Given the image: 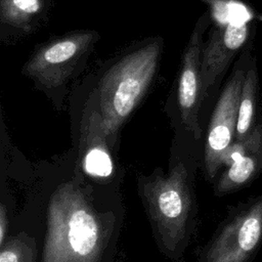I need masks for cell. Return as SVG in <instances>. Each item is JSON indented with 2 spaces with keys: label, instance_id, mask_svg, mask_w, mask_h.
<instances>
[{
  "label": "cell",
  "instance_id": "obj_8",
  "mask_svg": "<svg viewBox=\"0 0 262 262\" xmlns=\"http://www.w3.org/2000/svg\"><path fill=\"white\" fill-rule=\"evenodd\" d=\"M213 21L210 9L204 11L196 19L188 40L180 55V62L173 85L172 96L182 125L200 139L202 129L199 123V112L204 102L201 64L205 44V33Z\"/></svg>",
  "mask_w": 262,
  "mask_h": 262
},
{
  "label": "cell",
  "instance_id": "obj_13",
  "mask_svg": "<svg viewBox=\"0 0 262 262\" xmlns=\"http://www.w3.org/2000/svg\"><path fill=\"white\" fill-rule=\"evenodd\" d=\"M36 244L25 233L5 239L1 246L0 262H35Z\"/></svg>",
  "mask_w": 262,
  "mask_h": 262
},
{
  "label": "cell",
  "instance_id": "obj_10",
  "mask_svg": "<svg viewBox=\"0 0 262 262\" xmlns=\"http://www.w3.org/2000/svg\"><path fill=\"white\" fill-rule=\"evenodd\" d=\"M52 0H0V41L13 44L35 34L49 18Z\"/></svg>",
  "mask_w": 262,
  "mask_h": 262
},
{
  "label": "cell",
  "instance_id": "obj_7",
  "mask_svg": "<svg viewBox=\"0 0 262 262\" xmlns=\"http://www.w3.org/2000/svg\"><path fill=\"white\" fill-rule=\"evenodd\" d=\"M256 33L255 15L225 19H216L213 16L202 52L201 77L204 101L218 89L229 67L246 44L255 38Z\"/></svg>",
  "mask_w": 262,
  "mask_h": 262
},
{
  "label": "cell",
  "instance_id": "obj_1",
  "mask_svg": "<svg viewBox=\"0 0 262 262\" xmlns=\"http://www.w3.org/2000/svg\"><path fill=\"white\" fill-rule=\"evenodd\" d=\"M164 52L163 36L144 37L95 64L79 81L76 91L81 97V111L99 115L111 142L156 83Z\"/></svg>",
  "mask_w": 262,
  "mask_h": 262
},
{
  "label": "cell",
  "instance_id": "obj_3",
  "mask_svg": "<svg viewBox=\"0 0 262 262\" xmlns=\"http://www.w3.org/2000/svg\"><path fill=\"white\" fill-rule=\"evenodd\" d=\"M100 33L78 29L55 35L34 46L20 73L44 91L48 97L60 100L69 85L86 70Z\"/></svg>",
  "mask_w": 262,
  "mask_h": 262
},
{
  "label": "cell",
  "instance_id": "obj_5",
  "mask_svg": "<svg viewBox=\"0 0 262 262\" xmlns=\"http://www.w3.org/2000/svg\"><path fill=\"white\" fill-rule=\"evenodd\" d=\"M254 43L255 38L246 44L233 62L210 119L204 163L206 174L211 180L223 167L225 151L235 137L241 93L249 63L255 52Z\"/></svg>",
  "mask_w": 262,
  "mask_h": 262
},
{
  "label": "cell",
  "instance_id": "obj_2",
  "mask_svg": "<svg viewBox=\"0 0 262 262\" xmlns=\"http://www.w3.org/2000/svg\"><path fill=\"white\" fill-rule=\"evenodd\" d=\"M105 227L85 194L63 184L50 198L42 262H99Z\"/></svg>",
  "mask_w": 262,
  "mask_h": 262
},
{
  "label": "cell",
  "instance_id": "obj_4",
  "mask_svg": "<svg viewBox=\"0 0 262 262\" xmlns=\"http://www.w3.org/2000/svg\"><path fill=\"white\" fill-rule=\"evenodd\" d=\"M142 196L163 248L175 251L187 233L193 211V193L184 164L179 162L167 175L147 180Z\"/></svg>",
  "mask_w": 262,
  "mask_h": 262
},
{
  "label": "cell",
  "instance_id": "obj_6",
  "mask_svg": "<svg viewBox=\"0 0 262 262\" xmlns=\"http://www.w3.org/2000/svg\"><path fill=\"white\" fill-rule=\"evenodd\" d=\"M262 247V194L230 210L209 244L203 262H252Z\"/></svg>",
  "mask_w": 262,
  "mask_h": 262
},
{
  "label": "cell",
  "instance_id": "obj_17",
  "mask_svg": "<svg viewBox=\"0 0 262 262\" xmlns=\"http://www.w3.org/2000/svg\"><path fill=\"white\" fill-rule=\"evenodd\" d=\"M261 104H262V101H261Z\"/></svg>",
  "mask_w": 262,
  "mask_h": 262
},
{
  "label": "cell",
  "instance_id": "obj_12",
  "mask_svg": "<svg viewBox=\"0 0 262 262\" xmlns=\"http://www.w3.org/2000/svg\"><path fill=\"white\" fill-rule=\"evenodd\" d=\"M260 102L258 56L254 52L242 88L234 140L245 139L252 133L262 115V104Z\"/></svg>",
  "mask_w": 262,
  "mask_h": 262
},
{
  "label": "cell",
  "instance_id": "obj_14",
  "mask_svg": "<svg viewBox=\"0 0 262 262\" xmlns=\"http://www.w3.org/2000/svg\"><path fill=\"white\" fill-rule=\"evenodd\" d=\"M8 230V219L5 206L2 204L0 206V247L5 242V235Z\"/></svg>",
  "mask_w": 262,
  "mask_h": 262
},
{
  "label": "cell",
  "instance_id": "obj_15",
  "mask_svg": "<svg viewBox=\"0 0 262 262\" xmlns=\"http://www.w3.org/2000/svg\"><path fill=\"white\" fill-rule=\"evenodd\" d=\"M199 1H202L203 3L207 4L209 6V8H213V7H216L217 5H219L223 0H199Z\"/></svg>",
  "mask_w": 262,
  "mask_h": 262
},
{
  "label": "cell",
  "instance_id": "obj_9",
  "mask_svg": "<svg viewBox=\"0 0 262 262\" xmlns=\"http://www.w3.org/2000/svg\"><path fill=\"white\" fill-rule=\"evenodd\" d=\"M223 167L225 169L215 185L218 195L245 188L262 174V115L248 137L233 140L227 148Z\"/></svg>",
  "mask_w": 262,
  "mask_h": 262
},
{
  "label": "cell",
  "instance_id": "obj_16",
  "mask_svg": "<svg viewBox=\"0 0 262 262\" xmlns=\"http://www.w3.org/2000/svg\"><path fill=\"white\" fill-rule=\"evenodd\" d=\"M255 18H256V20H258V21H260L262 24V13H256L255 14Z\"/></svg>",
  "mask_w": 262,
  "mask_h": 262
},
{
  "label": "cell",
  "instance_id": "obj_11",
  "mask_svg": "<svg viewBox=\"0 0 262 262\" xmlns=\"http://www.w3.org/2000/svg\"><path fill=\"white\" fill-rule=\"evenodd\" d=\"M81 130L84 131L86 145L82 152V168L92 177L106 178L114 172V163L108 152L106 138L99 115L90 110L81 111Z\"/></svg>",
  "mask_w": 262,
  "mask_h": 262
}]
</instances>
